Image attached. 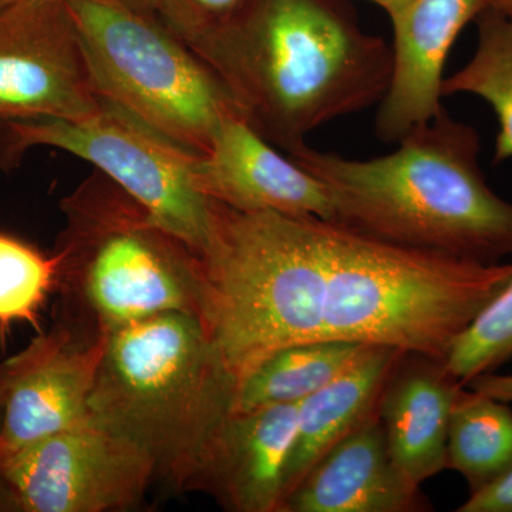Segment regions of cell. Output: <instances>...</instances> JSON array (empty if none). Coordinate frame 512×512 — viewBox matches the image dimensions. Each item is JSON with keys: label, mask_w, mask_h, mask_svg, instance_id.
<instances>
[{"label": "cell", "mask_w": 512, "mask_h": 512, "mask_svg": "<svg viewBox=\"0 0 512 512\" xmlns=\"http://www.w3.org/2000/svg\"><path fill=\"white\" fill-rule=\"evenodd\" d=\"M420 488L394 466L377 409L320 458L279 512L429 511Z\"/></svg>", "instance_id": "15"}, {"label": "cell", "mask_w": 512, "mask_h": 512, "mask_svg": "<svg viewBox=\"0 0 512 512\" xmlns=\"http://www.w3.org/2000/svg\"><path fill=\"white\" fill-rule=\"evenodd\" d=\"M369 2L375 3V5L380 6L384 10V12L389 15L390 12H393L394 9L399 8L400 5L404 2V0H369Z\"/></svg>", "instance_id": "29"}, {"label": "cell", "mask_w": 512, "mask_h": 512, "mask_svg": "<svg viewBox=\"0 0 512 512\" xmlns=\"http://www.w3.org/2000/svg\"><path fill=\"white\" fill-rule=\"evenodd\" d=\"M205 197L239 211H275L339 221L325 185L279 153L241 116L222 121L195 165Z\"/></svg>", "instance_id": "13"}, {"label": "cell", "mask_w": 512, "mask_h": 512, "mask_svg": "<svg viewBox=\"0 0 512 512\" xmlns=\"http://www.w3.org/2000/svg\"><path fill=\"white\" fill-rule=\"evenodd\" d=\"M470 389L476 390L501 402L512 403V373L491 372L474 377L466 384Z\"/></svg>", "instance_id": "25"}, {"label": "cell", "mask_w": 512, "mask_h": 512, "mask_svg": "<svg viewBox=\"0 0 512 512\" xmlns=\"http://www.w3.org/2000/svg\"><path fill=\"white\" fill-rule=\"evenodd\" d=\"M457 512H512V470L484 490L470 494Z\"/></svg>", "instance_id": "24"}, {"label": "cell", "mask_w": 512, "mask_h": 512, "mask_svg": "<svg viewBox=\"0 0 512 512\" xmlns=\"http://www.w3.org/2000/svg\"><path fill=\"white\" fill-rule=\"evenodd\" d=\"M487 8V0H404L390 12L392 74L379 103L376 134L399 143L441 110L444 70L454 43L468 23Z\"/></svg>", "instance_id": "12"}, {"label": "cell", "mask_w": 512, "mask_h": 512, "mask_svg": "<svg viewBox=\"0 0 512 512\" xmlns=\"http://www.w3.org/2000/svg\"><path fill=\"white\" fill-rule=\"evenodd\" d=\"M464 384L431 357L404 353L380 397L379 416L394 466L410 483L446 470L451 410Z\"/></svg>", "instance_id": "16"}, {"label": "cell", "mask_w": 512, "mask_h": 512, "mask_svg": "<svg viewBox=\"0 0 512 512\" xmlns=\"http://www.w3.org/2000/svg\"><path fill=\"white\" fill-rule=\"evenodd\" d=\"M57 242L64 308L79 303L77 325L110 333L187 313L200 318L201 262L110 178L97 171L64 198Z\"/></svg>", "instance_id": "6"}, {"label": "cell", "mask_w": 512, "mask_h": 512, "mask_svg": "<svg viewBox=\"0 0 512 512\" xmlns=\"http://www.w3.org/2000/svg\"><path fill=\"white\" fill-rule=\"evenodd\" d=\"M120 2L126 3V5L131 6V8L140 10V12L156 15L158 0H120Z\"/></svg>", "instance_id": "27"}, {"label": "cell", "mask_w": 512, "mask_h": 512, "mask_svg": "<svg viewBox=\"0 0 512 512\" xmlns=\"http://www.w3.org/2000/svg\"><path fill=\"white\" fill-rule=\"evenodd\" d=\"M18 512L124 511L143 500L156 466L143 448L93 419L0 461Z\"/></svg>", "instance_id": "9"}, {"label": "cell", "mask_w": 512, "mask_h": 512, "mask_svg": "<svg viewBox=\"0 0 512 512\" xmlns=\"http://www.w3.org/2000/svg\"><path fill=\"white\" fill-rule=\"evenodd\" d=\"M66 2L101 99L198 154L241 116L217 73L156 15L120 0Z\"/></svg>", "instance_id": "7"}, {"label": "cell", "mask_w": 512, "mask_h": 512, "mask_svg": "<svg viewBox=\"0 0 512 512\" xmlns=\"http://www.w3.org/2000/svg\"><path fill=\"white\" fill-rule=\"evenodd\" d=\"M512 360V278L464 330L444 366L458 382L497 372Z\"/></svg>", "instance_id": "22"}, {"label": "cell", "mask_w": 512, "mask_h": 512, "mask_svg": "<svg viewBox=\"0 0 512 512\" xmlns=\"http://www.w3.org/2000/svg\"><path fill=\"white\" fill-rule=\"evenodd\" d=\"M191 49L288 157L319 127L379 104L392 74V46L342 0H247Z\"/></svg>", "instance_id": "1"}, {"label": "cell", "mask_w": 512, "mask_h": 512, "mask_svg": "<svg viewBox=\"0 0 512 512\" xmlns=\"http://www.w3.org/2000/svg\"><path fill=\"white\" fill-rule=\"evenodd\" d=\"M298 403L232 410L215 433L191 490L232 512H279Z\"/></svg>", "instance_id": "14"}, {"label": "cell", "mask_w": 512, "mask_h": 512, "mask_svg": "<svg viewBox=\"0 0 512 512\" xmlns=\"http://www.w3.org/2000/svg\"><path fill=\"white\" fill-rule=\"evenodd\" d=\"M247 0H158L156 16L192 47L234 18Z\"/></svg>", "instance_id": "23"}, {"label": "cell", "mask_w": 512, "mask_h": 512, "mask_svg": "<svg viewBox=\"0 0 512 512\" xmlns=\"http://www.w3.org/2000/svg\"><path fill=\"white\" fill-rule=\"evenodd\" d=\"M200 262V319L235 384L276 350L325 342V276L311 215L214 201Z\"/></svg>", "instance_id": "5"}, {"label": "cell", "mask_w": 512, "mask_h": 512, "mask_svg": "<svg viewBox=\"0 0 512 512\" xmlns=\"http://www.w3.org/2000/svg\"><path fill=\"white\" fill-rule=\"evenodd\" d=\"M0 423H2V403H0Z\"/></svg>", "instance_id": "31"}, {"label": "cell", "mask_w": 512, "mask_h": 512, "mask_svg": "<svg viewBox=\"0 0 512 512\" xmlns=\"http://www.w3.org/2000/svg\"><path fill=\"white\" fill-rule=\"evenodd\" d=\"M487 8L497 10L512 18V0H487Z\"/></svg>", "instance_id": "28"}, {"label": "cell", "mask_w": 512, "mask_h": 512, "mask_svg": "<svg viewBox=\"0 0 512 512\" xmlns=\"http://www.w3.org/2000/svg\"><path fill=\"white\" fill-rule=\"evenodd\" d=\"M235 386L201 319L164 313L107 336L90 419L143 448L157 478L191 490Z\"/></svg>", "instance_id": "4"}, {"label": "cell", "mask_w": 512, "mask_h": 512, "mask_svg": "<svg viewBox=\"0 0 512 512\" xmlns=\"http://www.w3.org/2000/svg\"><path fill=\"white\" fill-rule=\"evenodd\" d=\"M473 56L443 82V97L470 94L493 109L498 121L494 164L512 158V18L485 8L477 19Z\"/></svg>", "instance_id": "20"}, {"label": "cell", "mask_w": 512, "mask_h": 512, "mask_svg": "<svg viewBox=\"0 0 512 512\" xmlns=\"http://www.w3.org/2000/svg\"><path fill=\"white\" fill-rule=\"evenodd\" d=\"M22 2V0H0V8L3 6L10 5V3ZM59 2H66V0H59Z\"/></svg>", "instance_id": "30"}, {"label": "cell", "mask_w": 512, "mask_h": 512, "mask_svg": "<svg viewBox=\"0 0 512 512\" xmlns=\"http://www.w3.org/2000/svg\"><path fill=\"white\" fill-rule=\"evenodd\" d=\"M39 146L59 148L93 164L200 256L214 207L195 180L201 154L104 99L96 114L80 120L0 119L2 163L9 167Z\"/></svg>", "instance_id": "8"}, {"label": "cell", "mask_w": 512, "mask_h": 512, "mask_svg": "<svg viewBox=\"0 0 512 512\" xmlns=\"http://www.w3.org/2000/svg\"><path fill=\"white\" fill-rule=\"evenodd\" d=\"M59 279V256L45 255L0 232V328L37 325L39 312Z\"/></svg>", "instance_id": "21"}, {"label": "cell", "mask_w": 512, "mask_h": 512, "mask_svg": "<svg viewBox=\"0 0 512 512\" xmlns=\"http://www.w3.org/2000/svg\"><path fill=\"white\" fill-rule=\"evenodd\" d=\"M446 470L467 481L470 494L512 470V409L470 387H461L448 423Z\"/></svg>", "instance_id": "18"}, {"label": "cell", "mask_w": 512, "mask_h": 512, "mask_svg": "<svg viewBox=\"0 0 512 512\" xmlns=\"http://www.w3.org/2000/svg\"><path fill=\"white\" fill-rule=\"evenodd\" d=\"M101 106L67 2L0 8V119L80 120Z\"/></svg>", "instance_id": "10"}, {"label": "cell", "mask_w": 512, "mask_h": 512, "mask_svg": "<svg viewBox=\"0 0 512 512\" xmlns=\"http://www.w3.org/2000/svg\"><path fill=\"white\" fill-rule=\"evenodd\" d=\"M403 355L397 349L363 346L338 376L298 403L284 501L330 448L379 409L384 386Z\"/></svg>", "instance_id": "17"}, {"label": "cell", "mask_w": 512, "mask_h": 512, "mask_svg": "<svg viewBox=\"0 0 512 512\" xmlns=\"http://www.w3.org/2000/svg\"><path fill=\"white\" fill-rule=\"evenodd\" d=\"M362 348L325 340L276 350L238 380L232 410L302 402L338 376Z\"/></svg>", "instance_id": "19"}, {"label": "cell", "mask_w": 512, "mask_h": 512, "mask_svg": "<svg viewBox=\"0 0 512 512\" xmlns=\"http://www.w3.org/2000/svg\"><path fill=\"white\" fill-rule=\"evenodd\" d=\"M325 276L323 340L383 346L446 362L464 330L512 278V262L403 247L313 217Z\"/></svg>", "instance_id": "3"}, {"label": "cell", "mask_w": 512, "mask_h": 512, "mask_svg": "<svg viewBox=\"0 0 512 512\" xmlns=\"http://www.w3.org/2000/svg\"><path fill=\"white\" fill-rule=\"evenodd\" d=\"M397 144L369 160L309 146L289 158L325 185L339 221L373 237L484 264L512 256V202L485 180L476 128L443 109Z\"/></svg>", "instance_id": "2"}, {"label": "cell", "mask_w": 512, "mask_h": 512, "mask_svg": "<svg viewBox=\"0 0 512 512\" xmlns=\"http://www.w3.org/2000/svg\"><path fill=\"white\" fill-rule=\"evenodd\" d=\"M107 336L60 318L0 362V461L90 419Z\"/></svg>", "instance_id": "11"}, {"label": "cell", "mask_w": 512, "mask_h": 512, "mask_svg": "<svg viewBox=\"0 0 512 512\" xmlns=\"http://www.w3.org/2000/svg\"><path fill=\"white\" fill-rule=\"evenodd\" d=\"M0 512H18L12 494L2 476H0Z\"/></svg>", "instance_id": "26"}]
</instances>
